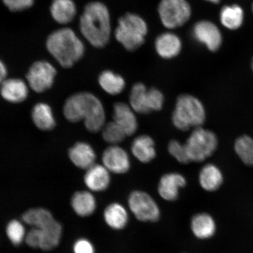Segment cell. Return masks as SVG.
Here are the masks:
<instances>
[{
	"mask_svg": "<svg viewBox=\"0 0 253 253\" xmlns=\"http://www.w3.org/2000/svg\"><path fill=\"white\" fill-rule=\"evenodd\" d=\"M131 150L136 159L144 164L150 163L157 156L155 142L147 135L136 137L132 142Z\"/></svg>",
	"mask_w": 253,
	"mask_h": 253,
	"instance_id": "19",
	"label": "cell"
},
{
	"mask_svg": "<svg viewBox=\"0 0 253 253\" xmlns=\"http://www.w3.org/2000/svg\"><path fill=\"white\" fill-rule=\"evenodd\" d=\"M63 113L69 122L84 120L88 131L96 132L103 129L106 114L101 101L94 94L82 92L73 95L66 101Z\"/></svg>",
	"mask_w": 253,
	"mask_h": 253,
	"instance_id": "1",
	"label": "cell"
},
{
	"mask_svg": "<svg viewBox=\"0 0 253 253\" xmlns=\"http://www.w3.org/2000/svg\"><path fill=\"white\" fill-rule=\"evenodd\" d=\"M223 181V174L216 166L208 164L201 170L199 182L206 191L213 192L220 187Z\"/></svg>",
	"mask_w": 253,
	"mask_h": 253,
	"instance_id": "23",
	"label": "cell"
},
{
	"mask_svg": "<svg viewBox=\"0 0 253 253\" xmlns=\"http://www.w3.org/2000/svg\"><path fill=\"white\" fill-rule=\"evenodd\" d=\"M128 206L129 211L139 221L154 223L160 219L159 206L147 192L138 190L131 192L128 196Z\"/></svg>",
	"mask_w": 253,
	"mask_h": 253,
	"instance_id": "7",
	"label": "cell"
},
{
	"mask_svg": "<svg viewBox=\"0 0 253 253\" xmlns=\"http://www.w3.org/2000/svg\"><path fill=\"white\" fill-rule=\"evenodd\" d=\"M72 210L82 217L91 216L96 210L97 201L90 191L76 192L71 199Z\"/></svg>",
	"mask_w": 253,
	"mask_h": 253,
	"instance_id": "16",
	"label": "cell"
},
{
	"mask_svg": "<svg viewBox=\"0 0 253 253\" xmlns=\"http://www.w3.org/2000/svg\"><path fill=\"white\" fill-rule=\"evenodd\" d=\"M168 150L179 163L186 164L191 163L185 145L178 140H173L169 142Z\"/></svg>",
	"mask_w": 253,
	"mask_h": 253,
	"instance_id": "33",
	"label": "cell"
},
{
	"mask_svg": "<svg viewBox=\"0 0 253 253\" xmlns=\"http://www.w3.org/2000/svg\"><path fill=\"white\" fill-rule=\"evenodd\" d=\"M48 51L62 67L68 68L80 60L84 53V46L71 28H62L53 32L46 41Z\"/></svg>",
	"mask_w": 253,
	"mask_h": 253,
	"instance_id": "3",
	"label": "cell"
},
{
	"mask_svg": "<svg viewBox=\"0 0 253 253\" xmlns=\"http://www.w3.org/2000/svg\"><path fill=\"white\" fill-rule=\"evenodd\" d=\"M158 12L166 27L174 29L182 26L191 15V8L186 0H161Z\"/></svg>",
	"mask_w": 253,
	"mask_h": 253,
	"instance_id": "8",
	"label": "cell"
},
{
	"mask_svg": "<svg viewBox=\"0 0 253 253\" xmlns=\"http://www.w3.org/2000/svg\"><path fill=\"white\" fill-rule=\"evenodd\" d=\"M9 10L14 12L25 10L33 5L34 0H2Z\"/></svg>",
	"mask_w": 253,
	"mask_h": 253,
	"instance_id": "35",
	"label": "cell"
},
{
	"mask_svg": "<svg viewBox=\"0 0 253 253\" xmlns=\"http://www.w3.org/2000/svg\"><path fill=\"white\" fill-rule=\"evenodd\" d=\"M182 43L176 35L167 33L160 35L156 41V49L158 55L164 59H170L181 51Z\"/></svg>",
	"mask_w": 253,
	"mask_h": 253,
	"instance_id": "21",
	"label": "cell"
},
{
	"mask_svg": "<svg viewBox=\"0 0 253 253\" xmlns=\"http://www.w3.org/2000/svg\"><path fill=\"white\" fill-rule=\"evenodd\" d=\"M193 34L198 42L204 43L211 51H216L221 45L220 32L211 22H198L194 26Z\"/></svg>",
	"mask_w": 253,
	"mask_h": 253,
	"instance_id": "12",
	"label": "cell"
},
{
	"mask_svg": "<svg viewBox=\"0 0 253 253\" xmlns=\"http://www.w3.org/2000/svg\"></svg>",
	"mask_w": 253,
	"mask_h": 253,
	"instance_id": "41",
	"label": "cell"
},
{
	"mask_svg": "<svg viewBox=\"0 0 253 253\" xmlns=\"http://www.w3.org/2000/svg\"><path fill=\"white\" fill-rule=\"evenodd\" d=\"M99 83L104 91L112 96L122 93L126 87L125 79L110 71H103L100 75Z\"/></svg>",
	"mask_w": 253,
	"mask_h": 253,
	"instance_id": "28",
	"label": "cell"
},
{
	"mask_svg": "<svg viewBox=\"0 0 253 253\" xmlns=\"http://www.w3.org/2000/svg\"><path fill=\"white\" fill-rule=\"evenodd\" d=\"M0 93L3 99L7 102L18 103L27 99L28 88L25 82L21 79H5L1 84Z\"/></svg>",
	"mask_w": 253,
	"mask_h": 253,
	"instance_id": "15",
	"label": "cell"
},
{
	"mask_svg": "<svg viewBox=\"0 0 253 253\" xmlns=\"http://www.w3.org/2000/svg\"><path fill=\"white\" fill-rule=\"evenodd\" d=\"M74 253H95V248L89 240L80 238L76 240L73 245Z\"/></svg>",
	"mask_w": 253,
	"mask_h": 253,
	"instance_id": "36",
	"label": "cell"
},
{
	"mask_svg": "<svg viewBox=\"0 0 253 253\" xmlns=\"http://www.w3.org/2000/svg\"><path fill=\"white\" fill-rule=\"evenodd\" d=\"M32 118L38 128L42 130H50L55 127V120L51 107L48 104L40 103L34 107Z\"/></svg>",
	"mask_w": 253,
	"mask_h": 253,
	"instance_id": "27",
	"label": "cell"
},
{
	"mask_svg": "<svg viewBox=\"0 0 253 253\" xmlns=\"http://www.w3.org/2000/svg\"><path fill=\"white\" fill-rule=\"evenodd\" d=\"M243 11L240 6H225L220 12V21L224 27L230 30H236L243 24Z\"/></svg>",
	"mask_w": 253,
	"mask_h": 253,
	"instance_id": "29",
	"label": "cell"
},
{
	"mask_svg": "<svg viewBox=\"0 0 253 253\" xmlns=\"http://www.w3.org/2000/svg\"><path fill=\"white\" fill-rule=\"evenodd\" d=\"M69 157L74 165L83 169H87L94 165L96 154L90 144L79 142L69 151Z\"/></svg>",
	"mask_w": 253,
	"mask_h": 253,
	"instance_id": "17",
	"label": "cell"
},
{
	"mask_svg": "<svg viewBox=\"0 0 253 253\" xmlns=\"http://www.w3.org/2000/svg\"><path fill=\"white\" fill-rule=\"evenodd\" d=\"M252 68L253 71V61H252Z\"/></svg>",
	"mask_w": 253,
	"mask_h": 253,
	"instance_id": "40",
	"label": "cell"
},
{
	"mask_svg": "<svg viewBox=\"0 0 253 253\" xmlns=\"http://www.w3.org/2000/svg\"><path fill=\"white\" fill-rule=\"evenodd\" d=\"M129 106L135 113L145 115L151 113L148 89L143 84L137 83L132 86L129 96Z\"/></svg>",
	"mask_w": 253,
	"mask_h": 253,
	"instance_id": "24",
	"label": "cell"
},
{
	"mask_svg": "<svg viewBox=\"0 0 253 253\" xmlns=\"http://www.w3.org/2000/svg\"><path fill=\"white\" fill-rule=\"evenodd\" d=\"M103 219L110 228L121 230L127 225L129 214L125 206L119 202H113L107 205L104 210Z\"/></svg>",
	"mask_w": 253,
	"mask_h": 253,
	"instance_id": "18",
	"label": "cell"
},
{
	"mask_svg": "<svg viewBox=\"0 0 253 253\" xmlns=\"http://www.w3.org/2000/svg\"><path fill=\"white\" fill-rule=\"evenodd\" d=\"M191 229L197 239L211 238L216 232V224L210 214L201 213L194 215L191 221Z\"/></svg>",
	"mask_w": 253,
	"mask_h": 253,
	"instance_id": "20",
	"label": "cell"
},
{
	"mask_svg": "<svg viewBox=\"0 0 253 253\" xmlns=\"http://www.w3.org/2000/svg\"><path fill=\"white\" fill-rule=\"evenodd\" d=\"M187 181L185 177L178 172L164 174L160 178L158 192L164 200L173 202L179 197L180 189L185 188Z\"/></svg>",
	"mask_w": 253,
	"mask_h": 253,
	"instance_id": "11",
	"label": "cell"
},
{
	"mask_svg": "<svg viewBox=\"0 0 253 253\" xmlns=\"http://www.w3.org/2000/svg\"><path fill=\"white\" fill-rule=\"evenodd\" d=\"M110 172L103 165L94 164L86 169L84 183L91 192H100L109 187L111 183Z\"/></svg>",
	"mask_w": 253,
	"mask_h": 253,
	"instance_id": "13",
	"label": "cell"
},
{
	"mask_svg": "<svg viewBox=\"0 0 253 253\" xmlns=\"http://www.w3.org/2000/svg\"><path fill=\"white\" fill-rule=\"evenodd\" d=\"M50 9L53 20L61 24L70 23L77 11L73 0H53Z\"/></svg>",
	"mask_w": 253,
	"mask_h": 253,
	"instance_id": "25",
	"label": "cell"
},
{
	"mask_svg": "<svg viewBox=\"0 0 253 253\" xmlns=\"http://www.w3.org/2000/svg\"><path fill=\"white\" fill-rule=\"evenodd\" d=\"M102 136L104 141L112 145H118L125 140L126 135L123 129L113 121L103 128Z\"/></svg>",
	"mask_w": 253,
	"mask_h": 253,
	"instance_id": "32",
	"label": "cell"
},
{
	"mask_svg": "<svg viewBox=\"0 0 253 253\" xmlns=\"http://www.w3.org/2000/svg\"><path fill=\"white\" fill-rule=\"evenodd\" d=\"M41 231V242L40 249L49 252L55 249L59 246L62 239V226L56 220H53L45 227L40 229Z\"/></svg>",
	"mask_w": 253,
	"mask_h": 253,
	"instance_id": "22",
	"label": "cell"
},
{
	"mask_svg": "<svg viewBox=\"0 0 253 253\" xmlns=\"http://www.w3.org/2000/svg\"><path fill=\"white\" fill-rule=\"evenodd\" d=\"M103 166L111 173L124 174L131 167L130 158L127 152L118 145H112L107 148L102 155Z\"/></svg>",
	"mask_w": 253,
	"mask_h": 253,
	"instance_id": "10",
	"label": "cell"
},
{
	"mask_svg": "<svg viewBox=\"0 0 253 253\" xmlns=\"http://www.w3.org/2000/svg\"><path fill=\"white\" fill-rule=\"evenodd\" d=\"M237 156L247 166L253 167V138L242 135L237 138L235 144Z\"/></svg>",
	"mask_w": 253,
	"mask_h": 253,
	"instance_id": "30",
	"label": "cell"
},
{
	"mask_svg": "<svg viewBox=\"0 0 253 253\" xmlns=\"http://www.w3.org/2000/svg\"><path fill=\"white\" fill-rule=\"evenodd\" d=\"M24 242L32 249H40L41 242L40 229L31 227V229L27 233Z\"/></svg>",
	"mask_w": 253,
	"mask_h": 253,
	"instance_id": "37",
	"label": "cell"
},
{
	"mask_svg": "<svg viewBox=\"0 0 253 253\" xmlns=\"http://www.w3.org/2000/svg\"><path fill=\"white\" fill-rule=\"evenodd\" d=\"M56 75V69L51 63L41 61L31 66L27 79L32 89L42 93L52 87Z\"/></svg>",
	"mask_w": 253,
	"mask_h": 253,
	"instance_id": "9",
	"label": "cell"
},
{
	"mask_svg": "<svg viewBox=\"0 0 253 253\" xmlns=\"http://www.w3.org/2000/svg\"><path fill=\"white\" fill-rule=\"evenodd\" d=\"M207 1L214 3V4H217V3H219L220 2V0H207Z\"/></svg>",
	"mask_w": 253,
	"mask_h": 253,
	"instance_id": "39",
	"label": "cell"
},
{
	"mask_svg": "<svg viewBox=\"0 0 253 253\" xmlns=\"http://www.w3.org/2000/svg\"><path fill=\"white\" fill-rule=\"evenodd\" d=\"M135 112L130 106L125 103H116L113 107V121L125 132L126 136L133 135L138 125Z\"/></svg>",
	"mask_w": 253,
	"mask_h": 253,
	"instance_id": "14",
	"label": "cell"
},
{
	"mask_svg": "<svg viewBox=\"0 0 253 253\" xmlns=\"http://www.w3.org/2000/svg\"><path fill=\"white\" fill-rule=\"evenodd\" d=\"M147 31V24L140 16L126 14L119 19L115 35L126 49L132 51L144 43Z\"/></svg>",
	"mask_w": 253,
	"mask_h": 253,
	"instance_id": "5",
	"label": "cell"
},
{
	"mask_svg": "<svg viewBox=\"0 0 253 253\" xmlns=\"http://www.w3.org/2000/svg\"><path fill=\"white\" fill-rule=\"evenodd\" d=\"M148 91H149L151 112L160 111L162 109L164 103L163 93L156 88H150Z\"/></svg>",
	"mask_w": 253,
	"mask_h": 253,
	"instance_id": "34",
	"label": "cell"
},
{
	"mask_svg": "<svg viewBox=\"0 0 253 253\" xmlns=\"http://www.w3.org/2000/svg\"><path fill=\"white\" fill-rule=\"evenodd\" d=\"M7 75V69L4 62L0 60V84L5 80Z\"/></svg>",
	"mask_w": 253,
	"mask_h": 253,
	"instance_id": "38",
	"label": "cell"
},
{
	"mask_svg": "<svg viewBox=\"0 0 253 253\" xmlns=\"http://www.w3.org/2000/svg\"><path fill=\"white\" fill-rule=\"evenodd\" d=\"M25 224L21 220L12 219L9 221L5 227V233L11 244L20 246L25 242L27 235Z\"/></svg>",
	"mask_w": 253,
	"mask_h": 253,
	"instance_id": "31",
	"label": "cell"
},
{
	"mask_svg": "<svg viewBox=\"0 0 253 253\" xmlns=\"http://www.w3.org/2000/svg\"><path fill=\"white\" fill-rule=\"evenodd\" d=\"M206 110L203 103L197 97L189 94L177 98L172 122L177 129L182 131L200 127L205 122Z\"/></svg>",
	"mask_w": 253,
	"mask_h": 253,
	"instance_id": "4",
	"label": "cell"
},
{
	"mask_svg": "<svg viewBox=\"0 0 253 253\" xmlns=\"http://www.w3.org/2000/svg\"><path fill=\"white\" fill-rule=\"evenodd\" d=\"M82 35L91 45L102 47L110 37V17L106 6L100 2L88 3L80 20Z\"/></svg>",
	"mask_w": 253,
	"mask_h": 253,
	"instance_id": "2",
	"label": "cell"
},
{
	"mask_svg": "<svg viewBox=\"0 0 253 253\" xmlns=\"http://www.w3.org/2000/svg\"><path fill=\"white\" fill-rule=\"evenodd\" d=\"M55 220L52 213L43 208H31L21 216V220L25 225L39 229L43 228Z\"/></svg>",
	"mask_w": 253,
	"mask_h": 253,
	"instance_id": "26",
	"label": "cell"
},
{
	"mask_svg": "<svg viewBox=\"0 0 253 253\" xmlns=\"http://www.w3.org/2000/svg\"><path fill=\"white\" fill-rule=\"evenodd\" d=\"M185 145L191 162L201 163L216 151L218 140L213 132L200 126L192 131Z\"/></svg>",
	"mask_w": 253,
	"mask_h": 253,
	"instance_id": "6",
	"label": "cell"
}]
</instances>
